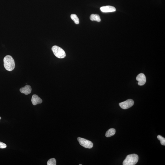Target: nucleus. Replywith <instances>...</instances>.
<instances>
[{
	"label": "nucleus",
	"mask_w": 165,
	"mask_h": 165,
	"mask_svg": "<svg viewBox=\"0 0 165 165\" xmlns=\"http://www.w3.org/2000/svg\"><path fill=\"white\" fill-rule=\"evenodd\" d=\"M4 66L5 69L11 71L15 67V63L14 59L10 55H6L4 59Z\"/></svg>",
	"instance_id": "f257e3e1"
},
{
	"label": "nucleus",
	"mask_w": 165,
	"mask_h": 165,
	"mask_svg": "<svg viewBox=\"0 0 165 165\" xmlns=\"http://www.w3.org/2000/svg\"><path fill=\"white\" fill-rule=\"evenodd\" d=\"M138 155L133 154L127 155L123 162V165H134L136 164L138 160Z\"/></svg>",
	"instance_id": "f03ea898"
},
{
	"label": "nucleus",
	"mask_w": 165,
	"mask_h": 165,
	"mask_svg": "<svg viewBox=\"0 0 165 165\" xmlns=\"http://www.w3.org/2000/svg\"><path fill=\"white\" fill-rule=\"evenodd\" d=\"M52 52L57 58H63L66 56V54L63 49L55 45L52 48Z\"/></svg>",
	"instance_id": "7ed1b4c3"
},
{
	"label": "nucleus",
	"mask_w": 165,
	"mask_h": 165,
	"mask_svg": "<svg viewBox=\"0 0 165 165\" xmlns=\"http://www.w3.org/2000/svg\"><path fill=\"white\" fill-rule=\"evenodd\" d=\"M77 139L80 144L85 148L91 149L93 146L92 142L89 140L80 137H78Z\"/></svg>",
	"instance_id": "20e7f679"
},
{
	"label": "nucleus",
	"mask_w": 165,
	"mask_h": 165,
	"mask_svg": "<svg viewBox=\"0 0 165 165\" xmlns=\"http://www.w3.org/2000/svg\"><path fill=\"white\" fill-rule=\"evenodd\" d=\"M134 101L133 100L128 99L119 103V106L122 109H126L129 108L133 105Z\"/></svg>",
	"instance_id": "39448f33"
},
{
	"label": "nucleus",
	"mask_w": 165,
	"mask_h": 165,
	"mask_svg": "<svg viewBox=\"0 0 165 165\" xmlns=\"http://www.w3.org/2000/svg\"><path fill=\"white\" fill-rule=\"evenodd\" d=\"M136 80L138 81V84L140 86H143L146 82V78L143 73H140L137 76Z\"/></svg>",
	"instance_id": "423d86ee"
},
{
	"label": "nucleus",
	"mask_w": 165,
	"mask_h": 165,
	"mask_svg": "<svg viewBox=\"0 0 165 165\" xmlns=\"http://www.w3.org/2000/svg\"><path fill=\"white\" fill-rule=\"evenodd\" d=\"M100 10L103 13L114 12L116 9L115 7L112 6H102L100 8Z\"/></svg>",
	"instance_id": "0eeeda50"
},
{
	"label": "nucleus",
	"mask_w": 165,
	"mask_h": 165,
	"mask_svg": "<svg viewBox=\"0 0 165 165\" xmlns=\"http://www.w3.org/2000/svg\"><path fill=\"white\" fill-rule=\"evenodd\" d=\"M20 92L25 95H28L31 93L32 91V88L29 85H27L24 87L21 88L20 89Z\"/></svg>",
	"instance_id": "6e6552de"
},
{
	"label": "nucleus",
	"mask_w": 165,
	"mask_h": 165,
	"mask_svg": "<svg viewBox=\"0 0 165 165\" xmlns=\"http://www.w3.org/2000/svg\"><path fill=\"white\" fill-rule=\"evenodd\" d=\"M31 101L32 104L34 105L41 104L42 102V100L36 94H34L32 95Z\"/></svg>",
	"instance_id": "1a4fd4ad"
},
{
	"label": "nucleus",
	"mask_w": 165,
	"mask_h": 165,
	"mask_svg": "<svg viewBox=\"0 0 165 165\" xmlns=\"http://www.w3.org/2000/svg\"><path fill=\"white\" fill-rule=\"evenodd\" d=\"M90 18L91 21H96L98 22H100L101 21L100 17L98 14H91L90 16Z\"/></svg>",
	"instance_id": "9d476101"
},
{
	"label": "nucleus",
	"mask_w": 165,
	"mask_h": 165,
	"mask_svg": "<svg viewBox=\"0 0 165 165\" xmlns=\"http://www.w3.org/2000/svg\"><path fill=\"white\" fill-rule=\"evenodd\" d=\"M116 133L115 129L111 128L106 132L105 136L107 137H109L113 136Z\"/></svg>",
	"instance_id": "9b49d317"
},
{
	"label": "nucleus",
	"mask_w": 165,
	"mask_h": 165,
	"mask_svg": "<svg viewBox=\"0 0 165 165\" xmlns=\"http://www.w3.org/2000/svg\"><path fill=\"white\" fill-rule=\"evenodd\" d=\"M71 19L74 21L75 23L76 24H78L79 23V19L76 14H72L71 16Z\"/></svg>",
	"instance_id": "f8f14e48"
},
{
	"label": "nucleus",
	"mask_w": 165,
	"mask_h": 165,
	"mask_svg": "<svg viewBox=\"0 0 165 165\" xmlns=\"http://www.w3.org/2000/svg\"><path fill=\"white\" fill-rule=\"evenodd\" d=\"M56 160L54 158L50 159L47 162V165H56Z\"/></svg>",
	"instance_id": "ddd939ff"
},
{
	"label": "nucleus",
	"mask_w": 165,
	"mask_h": 165,
	"mask_svg": "<svg viewBox=\"0 0 165 165\" xmlns=\"http://www.w3.org/2000/svg\"><path fill=\"white\" fill-rule=\"evenodd\" d=\"M157 138L158 140H160L161 144L163 146H165V138L164 137L160 135H158Z\"/></svg>",
	"instance_id": "4468645a"
},
{
	"label": "nucleus",
	"mask_w": 165,
	"mask_h": 165,
	"mask_svg": "<svg viewBox=\"0 0 165 165\" xmlns=\"http://www.w3.org/2000/svg\"><path fill=\"white\" fill-rule=\"evenodd\" d=\"M7 146L5 144L0 142V148L4 149Z\"/></svg>",
	"instance_id": "2eb2a0df"
},
{
	"label": "nucleus",
	"mask_w": 165,
	"mask_h": 165,
	"mask_svg": "<svg viewBox=\"0 0 165 165\" xmlns=\"http://www.w3.org/2000/svg\"><path fill=\"white\" fill-rule=\"evenodd\" d=\"M1 117H0V120H1Z\"/></svg>",
	"instance_id": "dca6fc26"
},
{
	"label": "nucleus",
	"mask_w": 165,
	"mask_h": 165,
	"mask_svg": "<svg viewBox=\"0 0 165 165\" xmlns=\"http://www.w3.org/2000/svg\"><path fill=\"white\" fill-rule=\"evenodd\" d=\"M82 165V164H79V165Z\"/></svg>",
	"instance_id": "f3484780"
}]
</instances>
